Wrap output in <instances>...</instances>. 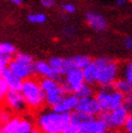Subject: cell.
I'll return each mask as SVG.
<instances>
[{"label":"cell","mask_w":132,"mask_h":133,"mask_svg":"<svg viewBox=\"0 0 132 133\" xmlns=\"http://www.w3.org/2000/svg\"><path fill=\"white\" fill-rule=\"evenodd\" d=\"M37 112L36 127L43 133H65L71 123V112H58L49 106Z\"/></svg>","instance_id":"cell-1"},{"label":"cell","mask_w":132,"mask_h":133,"mask_svg":"<svg viewBox=\"0 0 132 133\" xmlns=\"http://www.w3.org/2000/svg\"><path fill=\"white\" fill-rule=\"evenodd\" d=\"M21 92L23 93L29 109L38 111L45 106V94L41 87L40 78L38 76L25 79Z\"/></svg>","instance_id":"cell-2"},{"label":"cell","mask_w":132,"mask_h":133,"mask_svg":"<svg viewBox=\"0 0 132 133\" xmlns=\"http://www.w3.org/2000/svg\"><path fill=\"white\" fill-rule=\"evenodd\" d=\"M94 62L97 66L96 85L98 87L113 85L121 76V65L115 59L107 56H101L95 58Z\"/></svg>","instance_id":"cell-3"},{"label":"cell","mask_w":132,"mask_h":133,"mask_svg":"<svg viewBox=\"0 0 132 133\" xmlns=\"http://www.w3.org/2000/svg\"><path fill=\"white\" fill-rule=\"evenodd\" d=\"M95 97L100 102L104 111H110L117 107H120L124 102V94L117 91L113 85L98 87L95 92Z\"/></svg>","instance_id":"cell-4"},{"label":"cell","mask_w":132,"mask_h":133,"mask_svg":"<svg viewBox=\"0 0 132 133\" xmlns=\"http://www.w3.org/2000/svg\"><path fill=\"white\" fill-rule=\"evenodd\" d=\"M40 83L45 94V106L54 107L67 94L60 80L51 78H40Z\"/></svg>","instance_id":"cell-5"},{"label":"cell","mask_w":132,"mask_h":133,"mask_svg":"<svg viewBox=\"0 0 132 133\" xmlns=\"http://www.w3.org/2000/svg\"><path fill=\"white\" fill-rule=\"evenodd\" d=\"M130 114L131 112L122 105L120 107H117L110 111H104L103 110L98 117H101L103 120L106 122L109 130L119 131V130L123 129V125L126 123Z\"/></svg>","instance_id":"cell-6"},{"label":"cell","mask_w":132,"mask_h":133,"mask_svg":"<svg viewBox=\"0 0 132 133\" xmlns=\"http://www.w3.org/2000/svg\"><path fill=\"white\" fill-rule=\"evenodd\" d=\"M60 81L66 93H76L78 89L85 82L83 77V71L80 68L70 69L64 77H62Z\"/></svg>","instance_id":"cell-7"},{"label":"cell","mask_w":132,"mask_h":133,"mask_svg":"<svg viewBox=\"0 0 132 133\" xmlns=\"http://www.w3.org/2000/svg\"><path fill=\"white\" fill-rule=\"evenodd\" d=\"M4 103L6 107H9L11 110H13V112H18V114L25 112L28 108L23 93L18 90L9 89L4 97Z\"/></svg>","instance_id":"cell-8"},{"label":"cell","mask_w":132,"mask_h":133,"mask_svg":"<svg viewBox=\"0 0 132 133\" xmlns=\"http://www.w3.org/2000/svg\"><path fill=\"white\" fill-rule=\"evenodd\" d=\"M75 110L83 112V114L89 115L91 117H97V116H100L101 112L103 111L102 106H101L100 102L97 101V98L95 96L79 98Z\"/></svg>","instance_id":"cell-9"},{"label":"cell","mask_w":132,"mask_h":133,"mask_svg":"<svg viewBox=\"0 0 132 133\" xmlns=\"http://www.w3.org/2000/svg\"><path fill=\"white\" fill-rule=\"evenodd\" d=\"M108 125L101 117H91L80 127V133H106Z\"/></svg>","instance_id":"cell-10"},{"label":"cell","mask_w":132,"mask_h":133,"mask_svg":"<svg viewBox=\"0 0 132 133\" xmlns=\"http://www.w3.org/2000/svg\"><path fill=\"white\" fill-rule=\"evenodd\" d=\"M49 63L51 67L53 68L54 72L58 77H64L67 72L75 68L72 65L71 58L70 57H60V56H53L49 59Z\"/></svg>","instance_id":"cell-11"},{"label":"cell","mask_w":132,"mask_h":133,"mask_svg":"<svg viewBox=\"0 0 132 133\" xmlns=\"http://www.w3.org/2000/svg\"><path fill=\"white\" fill-rule=\"evenodd\" d=\"M85 23L88 24V26L92 30L97 32L105 31L108 27L106 18L100 13L93 11H89L85 13Z\"/></svg>","instance_id":"cell-12"},{"label":"cell","mask_w":132,"mask_h":133,"mask_svg":"<svg viewBox=\"0 0 132 133\" xmlns=\"http://www.w3.org/2000/svg\"><path fill=\"white\" fill-rule=\"evenodd\" d=\"M78 99L79 97L75 93H67L62 101L52 108L58 112H72L76 109Z\"/></svg>","instance_id":"cell-13"},{"label":"cell","mask_w":132,"mask_h":133,"mask_svg":"<svg viewBox=\"0 0 132 133\" xmlns=\"http://www.w3.org/2000/svg\"><path fill=\"white\" fill-rule=\"evenodd\" d=\"M9 67L14 71L19 78H22L23 80H25V79H27V78H30L32 76H36L35 64H32V65L22 64V63L14 61V59H12L9 64Z\"/></svg>","instance_id":"cell-14"},{"label":"cell","mask_w":132,"mask_h":133,"mask_svg":"<svg viewBox=\"0 0 132 133\" xmlns=\"http://www.w3.org/2000/svg\"><path fill=\"white\" fill-rule=\"evenodd\" d=\"M35 74L39 78H51L56 79V80H61V77H58L53 68L51 67L49 61H37L35 62Z\"/></svg>","instance_id":"cell-15"},{"label":"cell","mask_w":132,"mask_h":133,"mask_svg":"<svg viewBox=\"0 0 132 133\" xmlns=\"http://www.w3.org/2000/svg\"><path fill=\"white\" fill-rule=\"evenodd\" d=\"M1 77L5 80V82L8 83L9 89H13V90H18V91H21L22 85H23V81H24V80H23L22 78H19V77L15 74V72L9 67V66L3 70Z\"/></svg>","instance_id":"cell-16"},{"label":"cell","mask_w":132,"mask_h":133,"mask_svg":"<svg viewBox=\"0 0 132 133\" xmlns=\"http://www.w3.org/2000/svg\"><path fill=\"white\" fill-rule=\"evenodd\" d=\"M83 71V77L84 81L90 84L96 85V79H97V66L94 62V59H92V62L82 69Z\"/></svg>","instance_id":"cell-17"},{"label":"cell","mask_w":132,"mask_h":133,"mask_svg":"<svg viewBox=\"0 0 132 133\" xmlns=\"http://www.w3.org/2000/svg\"><path fill=\"white\" fill-rule=\"evenodd\" d=\"M113 87H114L117 91L121 92L122 94H124V95L129 94V93L132 92V83H131L129 80H127L126 78H123V77H121V76L114 82Z\"/></svg>","instance_id":"cell-18"},{"label":"cell","mask_w":132,"mask_h":133,"mask_svg":"<svg viewBox=\"0 0 132 133\" xmlns=\"http://www.w3.org/2000/svg\"><path fill=\"white\" fill-rule=\"evenodd\" d=\"M17 52L16 48L10 42H0V56L12 61L13 56Z\"/></svg>","instance_id":"cell-19"},{"label":"cell","mask_w":132,"mask_h":133,"mask_svg":"<svg viewBox=\"0 0 132 133\" xmlns=\"http://www.w3.org/2000/svg\"><path fill=\"white\" fill-rule=\"evenodd\" d=\"M21 120H22L21 117L14 116L8 123L0 127V133H17V129Z\"/></svg>","instance_id":"cell-20"},{"label":"cell","mask_w":132,"mask_h":133,"mask_svg":"<svg viewBox=\"0 0 132 133\" xmlns=\"http://www.w3.org/2000/svg\"><path fill=\"white\" fill-rule=\"evenodd\" d=\"M95 88L93 84H90L88 82H84L80 88L78 89V91L75 93V94L79 97V98H82V97H91V96H95Z\"/></svg>","instance_id":"cell-21"},{"label":"cell","mask_w":132,"mask_h":133,"mask_svg":"<svg viewBox=\"0 0 132 133\" xmlns=\"http://www.w3.org/2000/svg\"><path fill=\"white\" fill-rule=\"evenodd\" d=\"M34 132H38L36 123L34 124L32 121H30L27 118H22L17 129V133H34Z\"/></svg>","instance_id":"cell-22"},{"label":"cell","mask_w":132,"mask_h":133,"mask_svg":"<svg viewBox=\"0 0 132 133\" xmlns=\"http://www.w3.org/2000/svg\"><path fill=\"white\" fill-rule=\"evenodd\" d=\"M71 62H72V65H74L75 68H80V69H83L84 67L92 62V58L88 55H75V56H71Z\"/></svg>","instance_id":"cell-23"},{"label":"cell","mask_w":132,"mask_h":133,"mask_svg":"<svg viewBox=\"0 0 132 133\" xmlns=\"http://www.w3.org/2000/svg\"><path fill=\"white\" fill-rule=\"evenodd\" d=\"M13 59L22 64H27V65L35 64V59L32 57V55L28 54V53H24V52H16L14 56H13Z\"/></svg>","instance_id":"cell-24"},{"label":"cell","mask_w":132,"mask_h":133,"mask_svg":"<svg viewBox=\"0 0 132 133\" xmlns=\"http://www.w3.org/2000/svg\"><path fill=\"white\" fill-rule=\"evenodd\" d=\"M121 77L126 78L132 83V58L121 65Z\"/></svg>","instance_id":"cell-25"},{"label":"cell","mask_w":132,"mask_h":133,"mask_svg":"<svg viewBox=\"0 0 132 133\" xmlns=\"http://www.w3.org/2000/svg\"><path fill=\"white\" fill-rule=\"evenodd\" d=\"M12 112H13V110H11L9 107L0 109V127H2L5 123H8L11 119L14 117L12 115Z\"/></svg>","instance_id":"cell-26"},{"label":"cell","mask_w":132,"mask_h":133,"mask_svg":"<svg viewBox=\"0 0 132 133\" xmlns=\"http://www.w3.org/2000/svg\"><path fill=\"white\" fill-rule=\"evenodd\" d=\"M27 19L32 24H42L47 21V15L44 13H32L27 16Z\"/></svg>","instance_id":"cell-27"},{"label":"cell","mask_w":132,"mask_h":133,"mask_svg":"<svg viewBox=\"0 0 132 133\" xmlns=\"http://www.w3.org/2000/svg\"><path fill=\"white\" fill-rule=\"evenodd\" d=\"M62 10L67 14H74L76 12V5L72 3H64L62 4Z\"/></svg>","instance_id":"cell-28"},{"label":"cell","mask_w":132,"mask_h":133,"mask_svg":"<svg viewBox=\"0 0 132 133\" xmlns=\"http://www.w3.org/2000/svg\"><path fill=\"white\" fill-rule=\"evenodd\" d=\"M123 106L126 107L131 114H132V92L129 94L124 95V102H123Z\"/></svg>","instance_id":"cell-29"},{"label":"cell","mask_w":132,"mask_h":133,"mask_svg":"<svg viewBox=\"0 0 132 133\" xmlns=\"http://www.w3.org/2000/svg\"><path fill=\"white\" fill-rule=\"evenodd\" d=\"M126 133H132V114H130V116L128 117L126 123L123 125V129H122Z\"/></svg>","instance_id":"cell-30"},{"label":"cell","mask_w":132,"mask_h":133,"mask_svg":"<svg viewBox=\"0 0 132 133\" xmlns=\"http://www.w3.org/2000/svg\"><path fill=\"white\" fill-rule=\"evenodd\" d=\"M40 3L42 6L47 9H50L52 6L55 5V0H40Z\"/></svg>","instance_id":"cell-31"},{"label":"cell","mask_w":132,"mask_h":133,"mask_svg":"<svg viewBox=\"0 0 132 133\" xmlns=\"http://www.w3.org/2000/svg\"><path fill=\"white\" fill-rule=\"evenodd\" d=\"M123 44H124V46H126V49H128L129 51L132 52V37H127L126 39H124Z\"/></svg>","instance_id":"cell-32"},{"label":"cell","mask_w":132,"mask_h":133,"mask_svg":"<svg viewBox=\"0 0 132 133\" xmlns=\"http://www.w3.org/2000/svg\"><path fill=\"white\" fill-rule=\"evenodd\" d=\"M6 92H8V91H5L4 89H2V88H1V85H0V103H1V102H4V97H5Z\"/></svg>","instance_id":"cell-33"},{"label":"cell","mask_w":132,"mask_h":133,"mask_svg":"<svg viewBox=\"0 0 132 133\" xmlns=\"http://www.w3.org/2000/svg\"><path fill=\"white\" fill-rule=\"evenodd\" d=\"M116 4L118 6H123L127 4V0H116Z\"/></svg>","instance_id":"cell-34"},{"label":"cell","mask_w":132,"mask_h":133,"mask_svg":"<svg viewBox=\"0 0 132 133\" xmlns=\"http://www.w3.org/2000/svg\"><path fill=\"white\" fill-rule=\"evenodd\" d=\"M8 1H10L11 3L15 4V5H21L23 3V0H8Z\"/></svg>","instance_id":"cell-35"},{"label":"cell","mask_w":132,"mask_h":133,"mask_svg":"<svg viewBox=\"0 0 132 133\" xmlns=\"http://www.w3.org/2000/svg\"><path fill=\"white\" fill-rule=\"evenodd\" d=\"M130 1H131V2H132V0H130Z\"/></svg>","instance_id":"cell-36"}]
</instances>
